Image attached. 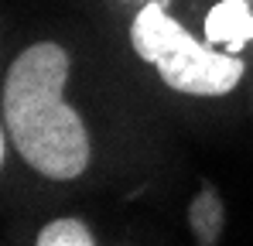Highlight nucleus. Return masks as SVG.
<instances>
[{
    "label": "nucleus",
    "mask_w": 253,
    "mask_h": 246,
    "mask_svg": "<svg viewBox=\"0 0 253 246\" xmlns=\"http://www.w3.org/2000/svg\"><path fill=\"white\" fill-rule=\"evenodd\" d=\"M69 51L55 41L24 48L3 79V123L17 154L48 181H72L89 164L83 117L65 103Z\"/></svg>",
    "instance_id": "nucleus-1"
},
{
    "label": "nucleus",
    "mask_w": 253,
    "mask_h": 246,
    "mask_svg": "<svg viewBox=\"0 0 253 246\" xmlns=\"http://www.w3.org/2000/svg\"><path fill=\"white\" fill-rule=\"evenodd\" d=\"M130 41L133 51L158 69L165 85L185 96H226L247 72L243 58L195 41L158 0L140 7Z\"/></svg>",
    "instance_id": "nucleus-2"
},
{
    "label": "nucleus",
    "mask_w": 253,
    "mask_h": 246,
    "mask_svg": "<svg viewBox=\"0 0 253 246\" xmlns=\"http://www.w3.org/2000/svg\"><path fill=\"white\" fill-rule=\"evenodd\" d=\"M206 35L212 44L243 48L253 38V7L247 0H222L206 17Z\"/></svg>",
    "instance_id": "nucleus-3"
},
{
    "label": "nucleus",
    "mask_w": 253,
    "mask_h": 246,
    "mask_svg": "<svg viewBox=\"0 0 253 246\" xmlns=\"http://www.w3.org/2000/svg\"><path fill=\"white\" fill-rule=\"evenodd\" d=\"M188 226H192L195 243H202V246L219 243L222 226H226V208H222V199H219V192L212 185H202L199 195L192 199V205H188Z\"/></svg>",
    "instance_id": "nucleus-4"
},
{
    "label": "nucleus",
    "mask_w": 253,
    "mask_h": 246,
    "mask_svg": "<svg viewBox=\"0 0 253 246\" xmlns=\"http://www.w3.org/2000/svg\"><path fill=\"white\" fill-rule=\"evenodd\" d=\"M38 246H92L96 243V236H92V229L79 222V219H55V222H48L42 233H38Z\"/></svg>",
    "instance_id": "nucleus-5"
},
{
    "label": "nucleus",
    "mask_w": 253,
    "mask_h": 246,
    "mask_svg": "<svg viewBox=\"0 0 253 246\" xmlns=\"http://www.w3.org/2000/svg\"><path fill=\"white\" fill-rule=\"evenodd\" d=\"M3 147H7V140H3V130H0V164H3Z\"/></svg>",
    "instance_id": "nucleus-6"
}]
</instances>
